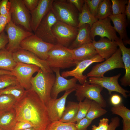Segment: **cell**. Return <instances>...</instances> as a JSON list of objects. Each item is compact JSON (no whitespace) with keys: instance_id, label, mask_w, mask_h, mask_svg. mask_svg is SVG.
<instances>
[{"instance_id":"56","label":"cell","mask_w":130,"mask_h":130,"mask_svg":"<svg viewBox=\"0 0 130 130\" xmlns=\"http://www.w3.org/2000/svg\"><path fill=\"white\" fill-rule=\"evenodd\" d=\"M1 1V0H0V1Z\"/></svg>"},{"instance_id":"3","label":"cell","mask_w":130,"mask_h":130,"mask_svg":"<svg viewBox=\"0 0 130 130\" xmlns=\"http://www.w3.org/2000/svg\"><path fill=\"white\" fill-rule=\"evenodd\" d=\"M46 60L51 68L64 69L76 65L72 49L58 44L48 51Z\"/></svg>"},{"instance_id":"48","label":"cell","mask_w":130,"mask_h":130,"mask_svg":"<svg viewBox=\"0 0 130 130\" xmlns=\"http://www.w3.org/2000/svg\"><path fill=\"white\" fill-rule=\"evenodd\" d=\"M110 101L111 104L113 106L116 105L121 103L122 98L119 95L115 94L112 96Z\"/></svg>"},{"instance_id":"41","label":"cell","mask_w":130,"mask_h":130,"mask_svg":"<svg viewBox=\"0 0 130 130\" xmlns=\"http://www.w3.org/2000/svg\"><path fill=\"white\" fill-rule=\"evenodd\" d=\"M9 0H2L0 2V15H5L9 13L10 10Z\"/></svg>"},{"instance_id":"28","label":"cell","mask_w":130,"mask_h":130,"mask_svg":"<svg viewBox=\"0 0 130 130\" xmlns=\"http://www.w3.org/2000/svg\"><path fill=\"white\" fill-rule=\"evenodd\" d=\"M98 20L91 14L87 3L85 1L81 12L79 13L78 24L77 28L86 24H89L91 28Z\"/></svg>"},{"instance_id":"36","label":"cell","mask_w":130,"mask_h":130,"mask_svg":"<svg viewBox=\"0 0 130 130\" xmlns=\"http://www.w3.org/2000/svg\"><path fill=\"white\" fill-rule=\"evenodd\" d=\"M19 84L16 77L12 75L5 74L0 76V90Z\"/></svg>"},{"instance_id":"27","label":"cell","mask_w":130,"mask_h":130,"mask_svg":"<svg viewBox=\"0 0 130 130\" xmlns=\"http://www.w3.org/2000/svg\"><path fill=\"white\" fill-rule=\"evenodd\" d=\"M78 103L75 102H68L60 121L65 123L72 122L77 114L78 109Z\"/></svg>"},{"instance_id":"18","label":"cell","mask_w":130,"mask_h":130,"mask_svg":"<svg viewBox=\"0 0 130 130\" xmlns=\"http://www.w3.org/2000/svg\"><path fill=\"white\" fill-rule=\"evenodd\" d=\"M74 90L65 91L64 94L58 99L51 98L46 105L50 121L51 122L59 120L65 109L67 98Z\"/></svg>"},{"instance_id":"16","label":"cell","mask_w":130,"mask_h":130,"mask_svg":"<svg viewBox=\"0 0 130 130\" xmlns=\"http://www.w3.org/2000/svg\"><path fill=\"white\" fill-rule=\"evenodd\" d=\"M98 54L89 59L83 60L78 62L75 68L72 70L64 71L61 75L64 78L73 76L81 84H83L87 82V77L83 73L84 71L92 64L95 62H101L104 61Z\"/></svg>"},{"instance_id":"52","label":"cell","mask_w":130,"mask_h":130,"mask_svg":"<svg viewBox=\"0 0 130 130\" xmlns=\"http://www.w3.org/2000/svg\"><path fill=\"white\" fill-rule=\"evenodd\" d=\"M130 39H124L122 40V42L125 45V44H130Z\"/></svg>"},{"instance_id":"22","label":"cell","mask_w":130,"mask_h":130,"mask_svg":"<svg viewBox=\"0 0 130 130\" xmlns=\"http://www.w3.org/2000/svg\"><path fill=\"white\" fill-rule=\"evenodd\" d=\"M74 61L77 64L82 61L90 59L98 54L92 43L72 49Z\"/></svg>"},{"instance_id":"11","label":"cell","mask_w":130,"mask_h":130,"mask_svg":"<svg viewBox=\"0 0 130 130\" xmlns=\"http://www.w3.org/2000/svg\"><path fill=\"white\" fill-rule=\"evenodd\" d=\"M40 69L36 65L18 62L11 72L19 84L25 90H28L31 89V80L33 75Z\"/></svg>"},{"instance_id":"33","label":"cell","mask_w":130,"mask_h":130,"mask_svg":"<svg viewBox=\"0 0 130 130\" xmlns=\"http://www.w3.org/2000/svg\"><path fill=\"white\" fill-rule=\"evenodd\" d=\"M91 101L85 98L83 101L79 102L77 114L72 122L75 123L86 117L90 109Z\"/></svg>"},{"instance_id":"29","label":"cell","mask_w":130,"mask_h":130,"mask_svg":"<svg viewBox=\"0 0 130 130\" xmlns=\"http://www.w3.org/2000/svg\"><path fill=\"white\" fill-rule=\"evenodd\" d=\"M112 14L111 1L102 0L98 6L96 18L98 20L104 19Z\"/></svg>"},{"instance_id":"13","label":"cell","mask_w":130,"mask_h":130,"mask_svg":"<svg viewBox=\"0 0 130 130\" xmlns=\"http://www.w3.org/2000/svg\"><path fill=\"white\" fill-rule=\"evenodd\" d=\"M13 58L16 63L36 65L46 72H53L46 60L42 59L33 53L20 48L12 52Z\"/></svg>"},{"instance_id":"12","label":"cell","mask_w":130,"mask_h":130,"mask_svg":"<svg viewBox=\"0 0 130 130\" xmlns=\"http://www.w3.org/2000/svg\"><path fill=\"white\" fill-rule=\"evenodd\" d=\"M58 21L51 10L42 20L34 34L45 42L53 45L57 44L52 28L53 25Z\"/></svg>"},{"instance_id":"1","label":"cell","mask_w":130,"mask_h":130,"mask_svg":"<svg viewBox=\"0 0 130 130\" xmlns=\"http://www.w3.org/2000/svg\"><path fill=\"white\" fill-rule=\"evenodd\" d=\"M14 108L17 121L29 122L36 130H46L51 122L46 105L32 89L26 90L23 97L17 102Z\"/></svg>"},{"instance_id":"31","label":"cell","mask_w":130,"mask_h":130,"mask_svg":"<svg viewBox=\"0 0 130 130\" xmlns=\"http://www.w3.org/2000/svg\"><path fill=\"white\" fill-rule=\"evenodd\" d=\"M107 112V110L97 102L92 100L90 109L86 117L93 121L96 118L105 114Z\"/></svg>"},{"instance_id":"14","label":"cell","mask_w":130,"mask_h":130,"mask_svg":"<svg viewBox=\"0 0 130 130\" xmlns=\"http://www.w3.org/2000/svg\"><path fill=\"white\" fill-rule=\"evenodd\" d=\"M111 20L109 17L99 19L95 22L91 28L90 35L93 40L97 36L101 38L106 37L109 40L116 41L119 38L116 32L111 25Z\"/></svg>"},{"instance_id":"8","label":"cell","mask_w":130,"mask_h":130,"mask_svg":"<svg viewBox=\"0 0 130 130\" xmlns=\"http://www.w3.org/2000/svg\"><path fill=\"white\" fill-rule=\"evenodd\" d=\"M11 20L16 25L23 26L27 31L32 32L30 25V11L22 0H9Z\"/></svg>"},{"instance_id":"44","label":"cell","mask_w":130,"mask_h":130,"mask_svg":"<svg viewBox=\"0 0 130 130\" xmlns=\"http://www.w3.org/2000/svg\"><path fill=\"white\" fill-rule=\"evenodd\" d=\"M66 1L72 4L79 13L81 12L85 2L84 0H67Z\"/></svg>"},{"instance_id":"53","label":"cell","mask_w":130,"mask_h":130,"mask_svg":"<svg viewBox=\"0 0 130 130\" xmlns=\"http://www.w3.org/2000/svg\"><path fill=\"white\" fill-rule=\"evenodd\" d=\"M91 130H99L98 126L93 125L92 126Z\"/></svg>"},{"instance_id":"39","label":"cell","mask_w":130,"mask_h":130,"mask_svg":"<svg viewBox=\"0 0 130 130\" xmlns=\"http://www.w3.org/2000/svg\"><path fill=\"white\" fill-rule=\"evenodd\" d=\"M92 121L85 117L77 122L76 123L77 130H87V128Z\"/></svg>"},{"instance_id":"43","label":"cell","mask_w":130,"mask_h":130,"mask_svg":"<svg viewBox=\"0 0 130 130\" xmlns=\"http://www.w3.org/2000/svg\"><path fill=\"white\" fill-rule=\"evenodd\" d=\"M39 0H22L27 9L30 11L34 9L38 5Z\"/></svg>"},{"instance_id":"19","label":"cell","mask_w":130,"mask_h":130,"mask_svg":"<svg viewBox=\"0 0 130 130\" xmlns=\"http://www.w3.org/2000/svg\"><path fill=\"white\" fill-rule=\"evenodd\" d=\"M54 0H39L37 7L30 12V26L34 32L44 17L51 10Z\"/></svg>"},{"instance_id":"49","label":"cell","mask_w":130,"mask_h":130,"mask_svg":"<svg viewBox=\"0 0 130 130\" xmlns=\"http://www.w3.org/2000/svg\"><path fill=\"white\" fill-rule=\"evenodd\" d=\"M124 13L128 21L130 20V0H128L127 4L126 6Z\"/></svg>"},{"instance_id":"50","label":"cell","mask_w":130,"mask_h":130,"mask_svg":"<svg viewBox=\"0 0 130 130\" xmlns=\"http://www.w3.org/2000/svg\"><path fill=\"white\" fill-rule=\"evenodd\" d=\"M123 124L122 130H130V121L122 120Z\"/></svg>"},{"instance_id":"45","label":"cell","mask_w":130,"mask_h":130,"mask_svg":"<svg viewBox=\"0 0 130 130\" xmlns=\"http://www.w3.org/2000/svg\"><path fill=\"white\" fill-rule=\"evenodd\" d=\"M120 125V119L117 117H113L111 119L108 130H116Z\"/></svg>"},{"instance_id":"32","label":"cell","mask_w":130,"mask_h":130,"mask_svg":"<svg viewBox=\"0 0 130 130\" xmlns=\"http://www.w3.org/2000/svg\"><path fill=\"white\" fill-rule=\"evenodd\" d=\"M17 101L15 98L11 95H0V113L14 108Z\"/></svg>"},{"instance_id":"6","label":"cell","mask_w":130,"mask_h":130,"mask_svg":"<svg viewBox=\"0 0 130 130\" xmlns=\"http://www.w3.org/2000/svg\"><path fill=\"white\" fill-rule=\"evenodd\" d=\"M54 45L44 41L34 34L24 39L20 47L33 53L40 59L46 60L48 51Z\"/></svg>"},{"instance_id":"7","label":"cell","mask_w":130,"mask_h":130,"mask_svg":"<svg viewBox=\"0 0 130 130\" xmlns=\"http://www.w3.org/2000/svg\"><path fill=\"white\" fill-rule=\"evenodd\" d=\"M118 68H124L121 51L119 48L110 57L104 62L94 66L86 76L89 77H103L107 72Z\"/></svg>"},{"instance_id":"42","label":"cell","mask_w":130,"mask_h":130,"mask_svg":"<svg viewBox=\"0 0 130 130\" xmlns=\"http://www.w3.org/2000/svg\"><path fill=\"white\" fill-rule=\"evenodd\" d=\"M33 127V125L29 122L24 121H18L16 124L14 130H25Z\"/></svg>"},{"instance_id":"21","label":"cell","mask_w":130,"mask_h":130,"mask_svg":"<svg viewBox=\"0 0 130 130\" xmlns=\"http://www.w3.org/2000/svg\"><path fill=\"white\" fill-rule=\"evenodd\" d=\"M120 49L125 69V74L121 79V84L124 87L130 86V48L126 47L119 38L115 41Z\"/></svg>"},{"instance_id":"4","label":"cell","mask_w":130,"mask_h":130,"mask_svg":"<svg viewBox=\"0 0 130 130\" xmlns=\"http://www.w3.org/2000/svg\"><path fill=\"white\" fill-rule=\"evenodd\" d=\"M51 10L58 21L77 27L79 13L72 4L66 0H54Z\"/></svg>"},{"instance_id":"34","label":"cell","mask_w":130,"mask_h":130,"mask_svg":"<svg viewBox=\"0 0 130 130\" xmlns=\"http://www.w3.org/2000/svg\"><path fill=\"white\" fill-rule=\"evenodd\" d=\"M46 130H77L76 123H65L58 121L51 122Z\"/></svg>"},{"instance_id":"10","label":"cell","mask_w":130,"mask_h":130,"mask_svg":"<svg viewBox=\"0 0 130 130\" xmlns=\"http://www.w3.org/2000/svg\"><path fill=\"white\" fill-rule=\"evenodd\" d=\"M7 33L8 42L5 48L12 52L20 48L21 42L27 37L34 34L23 29L15 24L11 20L5 29Z\"/></svg>"},{"instance_id":"38","label":"cell","mask_w":130,"mask_h":130,"mask_svg":"<svg viewBox=\"0 0 130 130\" xmlns=\"http://www.w3.org/2000/svg\"><path fill=\"white\" fill-rule=\"evenodd\" d=\"M102 0H84L91 13L95 18L99 5Z\"/></svg>"},{"instance_id":"2","label":"cell","mask_w":130,"mask_h":130,"mask_svg":"<svg viewBox=\"0 0 130 130\" xmlns=\"http://www.w3.org/2000/svg\"><path fill=\"white\" fill-rule=\"evenodd\" d=\"M37 72L31 79V89L46 105L52 98L51 92L56 76L53 72H46L40 69Z\"/></svg>"},{"instance_id":"51","label":"cell","mask_w":130,"mask_h":130,"mask_svg":"<svg viewBox=\"0 0 130 130\" xmlns=\"http://www.w3.org/2000/svg\"><path fill=\"white\" fill-rule=\"evenodd\" d=\"M5 74L12 75L11 71L4 70L0 68V76Z\"/></svg>"},{"instance_id":"30","label":"cell","mask_w":130,"mask_h":130,"mask_svg":"<svg viewBox=\"0 0 130 130\" xmlns=\"http://www.w3.org/2000/svg\"><path fill=\"white\" fill-rule=\"evenodd\" d=\"M25 91L26 90L19 84L10 86L0 90V95L4 94L11 95L18 101L23 97Z\"/></svg>"},{"instance_id":"35","label":"cell","mask_w":130,"mask_h":130,"mask_svg":"<svg viewBox=\"0 0 130 130\" xmlns=\"http://www.w3.org/2000/svg\"><path fill=\"white\" fill-rule=\"evenodd\" d=\"M113 114L120 117L123 120L130 121V110L126 108L122 103L113 106L110 110Z\"/></svg>"},{"instance_id":"26","label":"cell","mask_w":130,"mask_h":130,"mask_svg":"<svg viewBox=\"0 0 130 130\" xmlns=\"http://www.w3.org/2000/svg\"><path fill=\"white\" fill-rule=\"evenodd\" d=\"M16 64L13 58L12 52L5 48L0 50V68L11 71Z\"/></svg>"},{"instance_id":"25","label":"cell","mask_w":130,"mask_h":130,"mask_svg":"<svg viewBox=\"0 0 130 130\" xmlns=\"http://www.w3.org/2000/svg\"><path fill=\"white\" fill-rule=\"evenodd\" d=\"M17 122L16 113L14 108L0 113V129L14 130Z\"/></svg>"},{"instance_id":"5","label":"cell","mask_w":130,"mask_h":130,"mask_svg":"<svg viewBox=\"0 0 130 130\" xmlns=\"http://www.w3.org/2000/svg\"><path fill=\"white\" fill-rule=\"evenodd\" d=\"M103 88L99 85L89 83L87 81L80 84L75 90V95L79 102L85 98L97 102L103 108L107 106V102L101 94Z\"/></svg>"},{"instance_id":"24","label":"cell","mask_w":130,"mask_h":130,"mask_svg":"<svg viewBox=\"0 0 130 130\" xmlns=\"http://www.w3.org/2000/svg\"><path fill=\"white\" fill-rule=\"evenodd\" d=\"M112 21L113 27L119 34V38L123 40L128 39L126 28L128 20L124 13L116 15H111L108 17Z\"/></svg>"},{"instance_id":"47","label":"cell","mask_w":130,"mask_h":130,"mask_svg":"<svg viewBox=\"0 0 130 130\" xmlns=\"http://www.w3.org/2000/svg\"><path fill=\"white\" fill-rule=\"evenodd\" d=\"M109 120L107 118H103L101 119L98 126L99 130H108L109 124Z\"/></svg>"},{"instance_id":"40","label":"cell","mask_w":130,"mask_h":130,"mask_svg":"<svg viewBox=\"0 0 130 130\" xmlns=\"http://www.w3.org/2000/svg\"><path fill=\"white\" fill-rule=\"evenodd\" d=\"M11 20L10 12L5 15H0V34L4 31L6 26Z\"/></svg>"},{"instance_id":"17","label":"cell","mask_w":130,"mask_h":130,"mask_svg":"<svg viewBox=\"0 0 130 130\" xmlns=\"http://www.w3.org/2000/svg\"><path fill=\"white\" fill-rule=\"evenodd\" d=\"M120 75L121 74H119L110 77H90L88 82L99 85L103 88L106 89L110 95L112 92L115 91L120 93L124 98H127L128 97L127 93H129V91L123 88L119 84L118 80Z\"/></svg>"},{"instance_id":"37","label":"cell","mask_w":130,"mask_h":130,"mask_svg":"<svg viewBox=\"0 0 130 130\" xmlns=\"http://www.w3.org/2000/svg\"><path fill=\"white\" fill-rule=\"evenodd\" d=\"M112 14L116 15L124 13L128 0H111Z\"/></svg>"},{"instance_id":"15","label":"cell","mask_w":130,"mask_h":130,"mask_svg":"<svg viewBox=\"0 0 130 130\" xmlns=\"http://www.w3.org/2000/svg\"><path fill=\"white\" fill-rule=\"evenodd\" d=\"M56 74L55 80L51 93V98H57L58 95L61 92L74 90L75 91L80 84H77V80L73 77L69 79H65L60 74V69L58 68H51Z\"/></svg>"},{"instance_id":"20","label":"cell","mask_w":130,"mask_h":130,"mask_svg":"<svg viewBox=\"0 0 130 130\" xmlns=\"http://www.w3.org/2000/svg\"><path fill=\"white\" fill-rule=\"evenodd\" d=\"M92 43L98 54L106 60L112 56L118 49L115 41L105 38H100L97 41L94 40Z\"/></svg>"},{"instance_id":"55","label":"cell","mask_w":130,"mask_h":130,"mask_svg":"<svg viewBox=\"0 0 130 130\" xmlns=\"http://www.w3.org/2000/svg\"><path fill=\"white\" fill-rule=\"evenodd\" d=\"M0 130H2V129H0Z\"/></svg>"},{"instance_id":"23","label":"cell","mask_w":130,"mask_h":130,"mask_svg":"<svg viewBox=\"0 0 130 130\" xmlns=\"http://www.w3.org/2000/svg\"><path fill=\"white\" fill-rule=\"evenodd\" d=\"M78 28V33L74 41L69 46L72 49L85 44L92 43L93 40L90 35L91 27L88 24L82 25Z\"/></svg>"},{"instance_id":"9","label":"cell","mask_w":130,"mask_h":130,"mask_svg":"<svg viewBox=\"0 0 130 130\" xmlns=\"http://www.w3.org/2000/svg\"><path fill=\"white\" fill-rule=\"evenodd\" d=\"M53 33L57 43L68 47L75 39L78 28L58 21L52 26Z\"/></svg>"},{"instance_id":"46","label":"cell","mask_w":130,"mask_h":130,"mask_svg":"<svg viewBox=\"0 0 130 130\" xmlns=\"http://www.w3.org/2000/svg\"><path fill=\"white\" fill-rule=\"evenodd\" d=\"M8 42L7 34L4 31L0 34V50L5 48Z\"/></svg>"},{"instance_id":"54","label":"cell","mask_w":130,"mask_h":130,"mask_svg":"<svg viewBox=\"0 0 130 130\" xmlns=\"http://www.w3.org/2000/svg\"><path fill=\"white\" fill-rule=\"evenodd\" d=\"M36 130L33 128H31L26 129L25 130Z\"/></svg>"}]
</instances>
